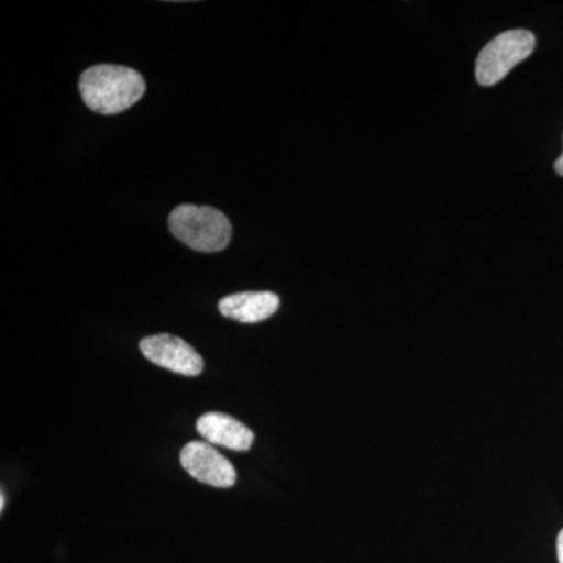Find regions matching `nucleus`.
Returning a JSON list of instances; mask_svg holds the SVG:
<instances>
[{
	"label": "nucleus",
	"instance_id": "f03ea898",
	"mask_svg": "<svg viewBox=\"0 0 563 563\" xmlns=\"http://www.w3.org/2000/svg\"><path fill=\"white\" fill-rule=\"evenodd\" d=\"M168 224L173 235L195 251L220 252L231 243V221L213 207L184 203L172 211Z\"/></svg>",
	"mask_w": 563,
	"mask_h": 563
},
{
	"label": "nucleus",
	"instance_id": "39448f33",
	"mask_svg": "<svg viewBox=\"0 0 563 563\" xmlns=\"http://www.w3.org/2000/svg\"><path fill=\"white\" fill-rule=\"evenodd\" d=\"M180 463L191 477L211 487L229 488L236 483L235 468L207 442H190L180 451Z\"/></svg>",
	"mask_w": 563,
	"mask_h": 563
},
{
	"label": "nucleus",
	"instance_id": "f257e3e1",
	"mask_svg": "<svg viewBox=\"0 0 563 563\" xmlns=\"http://www.w3.org/2000/svg\"><path fill=\"white\" fill-rule=\"evenodd\" d=\"M79 90L88 109L118 114L131 109L146 92V81L128 66H91L80 76Z\"/></svg>",
	"mask_w": 563,
	"mask_h": 563
},
{
	"label": "nucleus",
	"instance_id": "1a4fd4ad",
	"mask_svg": "<svg viewBox=\"0 0 563 563\" xmlns=\"http://www.w3.org/2000/svg\"><path fill=\"white\" fill-rule=\"evenodd\" d=\"M554 169H555V173L559 174V176L563 177V152H562L561 157H559L558 161H555Z\"/></svg>",
	"mask_w": 563,
	"mask_h": 563
},
{
	"label": "nucleus",
	"instance_id": "6e6552de",
	"mask_svg": "<svg viewBox=\"0 0 563 563\" xmlns=\"http://www.w3.org/2000/svg\"><path fill=\"white\" fill-rule=\"evenodd\" d=\"M558 559L559 563H563V529L558 537Z\"/></svg>",
	"mask_w": 563,
	"mask_h": 563
},
{
	"label": "nucleus",
	"instance_id": "7ed1b4c3",
	"mask_svg": "<svg viewBox=\"0 0 563 563\" xmlns=\"http://www.w3.org/2000/svg\"><path fill=\"white\" fill-rule=\"evenodd\" d=\"M536 49V36L525 29L499 33L477 55L476 80L483 87L499 84Z\"/></svg>",
	"mask_w": 563,
	"mask_h": 563
},
{
	"label": "nucleus",
	"instance_id": "20e7f679",
	"mask_svg": "<svg viewBox=\"0 0 563 563\" xmlns=\"http://www.w3.org/2000/svg\"><path fill=\"white\" fill-rule=\"evenodd\" d=\"M141 354L168 372L195 377L203 372V358L195 347L169 333L146 336L140 342Z\"/></svg>",
	"mask_w": 563,
	"mask_h": 563
},
{
	"label": "nucleus",
	"instance_id": "423d86ee",
	"mask_svg": "<svg viewBox=\"0 0 563 563\" xmlns=\"http://www.w3.org/2000/svg\"><path fill=\"white\" fill-rule=\"evenodd\" d=\"M196 429L207 443L239 451V453L250 451L254 443V432L231 415L220 412L202 415L196 422Z\"/></svg>",
	"mask_w": 563,
	"mask_h": 563
},
{
	"label": "nucleus",
	"instance_id": "0eeeda50",
	"mask_svg": "<svg viewBox=\"0 0 563 563\" xmlns=\"http://www.w3.org/2000/svg\"><path fill=\"white\" fill-rule=\"evenodd\" d=\"M279 306V296L269 291L235 292L225 296L218 303L222 317L247 324L268 320L277 312Z\"/></svg>",
	"mask_w": 563,
	"mask_h": 563
},
{
	"label": "nucleus",
	"instance_id": "9d476101",
	"mask_svg": "<svg viewBox=\"0 0 563 563\" xmlns=\"http://www.w3.org/2000/svg\"><path fill=\"white\" fill-rule=\"evenodd\" d=\"M0 512H3V509H5V493L2 492V495H0Z\"/></svg>",
	"mask_w": 563,
	"mask_h": 563
}]
</instances>
